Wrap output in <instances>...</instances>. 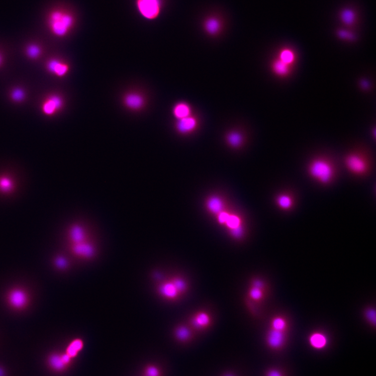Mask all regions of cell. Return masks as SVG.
<instances>
[{"label": "cell", "mask_w": 376, "mask_h": 376, "mask_svg": "<svg viewBox=\"0 0 376 376\" xmlns=\"http://www.w3.org/2000/svg\"><path fill=\"white\" fill-rule=\"evenodd\" d=\"M76 22L75 15L71 10L62 7L51 9L46 17V24L50 33L59 38L70 33Z\"/></svg>", "instance_id": "1"}, {"label": "cell", "mask_w": 376, "mask_h": 376, "mask_svg": "<svg viewBox=\"0 0 376 376\" xmlns=\"http://www.w3.org/2000/svg\"><path fill=\"white\" fill-rule=\"evenodd\" d=\"M307 172L313 180L323 185L330 184L336 175L334 163L330 159L322 156L317 157L309 162Z\"/></svg>", "instance_id": "2"}, {"label": "cell", "mask_w": 376, "mask_h": 376, "mask_svg": "<svg viewBox=\"0 0 376 376\" xmlns=\"http://www.w3.org/2000/svg\"><path fill=\"white\" fill-rule=\"evenodd\" d=\"M347 170L353 175L361 176L369 171L370 163L366 157L358 152L348 154L344 160Z\"/></svg>", "instance_id": "3"}, {"label": "cell", "mask_w": 376, "mask_h": 376, "mask_svg": "<svg viewBox=\"0 0 376 376\" xmlns=\"http://www.w3.org/2000/svg\"><path fill=\"white\" fill-rule=\"evenodd\" d=\"M135 6L144 19L154 20L160 14L162 1L161 0H135Z\"/></svg>", "instance_id": "4"}, {"label": "cell", "mask_w": 376, "mask_h": 376, "mask_svg": "<svg viewBox=\"0 0 376 376\" xmlns=\"http://www.w3.org/2000/svg\"><path fill=\"white\" fill-rule=\"evenodd\" d=\"M175 125L178 132L184 134H188L196 129L198 120L192 114L189 117L177 120Z\"/></svg>", "instance_id": "5"}, {"label": "cell", "mask_w": 376, "mask_h": 376, "mask_svg": "<svg viewBox=\"0 0 376 376\" xmlns=\"http://www.w3.org/2000/svg\"><path fill=\"white\" fill-rule=\"evenodd\" d=\"M63 106V100L58 95L48 97L42 105V110L47 116H51L58 112Z\"/></svg>", "instance_id": "6"}, {"label": "cell", "mask_w": 376, "mask_h": 376, "mask_svg": "<svg viewBox=\"0 0 376 376\" xmlns=\"http://www.w3.org/2000/svg\"><path fill=\"white\" fill-rule=\"evenodd\" d=\"M124 103L128 108L132 110H138L144 106V97L137 92H131L127 94L123 99Z\"/></svg>", "instance_id": "7"}, {"label": "cell", "mask_w": 376, "mask_h": 376, "mask_svg": "<svg viewBox=\"0 0 376 376\" xmlns=\"http://www.w3.org/2000/svg\"><path fill=\"white\" fill-rule=\"evenodd\" d=\"M70 237L73 244H77L87 238V231L86 227L81 223H76L70 229Z\"/></svg>", "instance_id": "8"}, {"label": "cell", "mask_w": 376, "mask_h": 376, "mask_svg": "<svg viewBox=\"0 0 376 376\" xmlns=\"http://www.w3.org/2000/svg\"><path fill=\"white\" fill-rule=\"evenodd\" d=\"M47 67L49 71L58 77L65 76L69 70V67L66 63L57 59L50 60Z\"/></svg>", "instance_id": "9"}, {"label": "cell", "mask_w": 376, "mask_h": 376, "mask_svg": "<svg viewBox=\"0 0 376 376\" xmlns=\"http://www.w3.org/2000/svg\"><path fill=\"white\" fill-rule=\"evenodd\" d=\"M285 340V332L271 329L267 335V342L271 348L277 349L283 346Z\"/></svg>", "instance_id": "10"}, {"label": "cell", "mask_w": 376, "mask_h": 376, "mask_svg": "<svg viewBox=\"0 0 376 376\" xmlns=\"http://www.w3.org/2000/svg\"><path fill=\"white\" fill-rule=\"evenodd\" d=\"M339 18L344 25L352 27L357 24L358 14L353 8H344L339 13Z\"/></svg>", "instance_id": "11"}, {"label": "cell", "mask_w": 376, "mask_h": 376, "mask_svg": "<svg viewBox=\"0 0 376 376\" xmlns=\"http://www.w3.org/2000/svg\"><path fill=\"white\" fill-rule=\"evenodd\" d=\"M173 113L177 120L189 117L192 114L189 104L183 101L175 104L173 109Z\"/></svg>", "instance_id": "12"}, {"label": "cell", "mask_w": 376, "mask_h": 376, "mask_svg": "<svg viewBox=\"0 0 376 376\" xmlns=\"http://www.w3.org/2000/svg\"><path fill=\"white\" fill-rule=\"evenodd\" d=\"M73 250L77 255L85 257H90L94 255V248L87 240L79 243L75 244Z\"/></svg>", "instance_id": "13"}, {"label": "cell", "mask_w": 376, "mask_h": 376, "mask_svg": "<svg viewBox=\"0 0 376 376\" xmlns=\"http://www.w3.org/2000/svg\"><path fill=\"white\" fill-rule=\"evenodd\" d=\"M277 58L284 64L292 67L296 62L297 56L293 50L285 47L280 50Z\"/></svg>", "instance_id": "14"}, {"label": "cell", "mask_w": 376, "mask_h": 376, "mask_svg": "<svg viewBox=\"0 0 376 376\" xmlns=\"http://www.w3.org/2000/svg\"><path fill=\"white\" fill-rule=\"evenodd\" d=\"M276 203L281 210L287 211L293 207L294 200L291 194L288 193H282L277 196Z\"/></svg>", "instance_id": "15"}, {"label": "cell", "mask_w": 376, "mask_h": 376, "mask_svg": "<svg viewBox=\"0 0 376 376\" xmlns=\"http://www.w3.org/2000/svg\"><path fill=\"white\" fill-rule=\"evenodd\" d=\"M272 70L275 74L282 78H284L290 74L292 67L284 64L278 58L272 63Z\"/></svg>", "instance_id": "16"}, {"label": "cell", "mask_w": 376, "mask_h": 376, "mask_svg": "<svg viewBox=\"0 0 376 376\" xmlns=\"http://www.w3.org/2000/svg\"><path fill=\"white\" fill-rule=\"evenodd\" d=\"M309 340L311 346L318 349L326 347L327 344V337L325 334L320 332L312 333L310 336Z\"/></svg>", "instance_id": "17"}, {"label": "cell", "mask_w": 376, "mask_h": 376, "mask_svg": "<svg viewBox=\"0 0 376 376\" xmlns=\"http://www.w3.org/2000/svg\"><path fill=\"white\" fill-rule=\"evenodd\" d=\"M160 292L164 297L170 299L176 298L179 294L172 282L162 284L160 287Z\"/></svg>", "instance_id": "18"}, {"label": "cell", "mask_w": 376, "mask_h": 376, "mask_svg": "<svg viewBox=\"0 0 376 376\" xmlns=\"http://www.w3.org/2000/svg\"><path fill=\"white\" fill-rule=\"evenodd\" d=\"M208 210L214 214H219L222 212L223 203L221 199L218 197L213 196L208 200L207 203Z\"/></svg>", "instance_id": "19"}, {"label": "cell", "mask_w": 376, "mask_h": 376, "mask_svg": "<svg viewBox=\"0 0 376 376\" xmlns=\"http://www.w3.org/2000/svg\"><path fill=\"white\" fill-rule=\"evenodd\" d=\"M9 299L12 305L17 307H22L26 301V296L24 292L19 290L13 291L10 294Z\"/></svg>", "instance_id": "20"}, {"label": "cell", "mask_w": 376, "mask_h": 376, "mask_svg": "<svg viewBox=\"0 0 376 376\" xmlns=\"http://www.w3.org/2000/svg\"><path fill=\"white\" fill-rule=\"evenodd\" d=\"M271 329L285 332L288 327V321L283 316H278L271 321Z\"/></svg>", "instance_id": "21"}, {"label": "cell", "mask_w": 376, "mask_h": 376, "mask_svg": "<svg viewBox=\"0 0 376 376\" xmlns=\"http://www.w3.org/2000/svg\"><path fill=\"white\" fill-rule=\"evenodd\" d=\"M193 325L198 328H201L207 326L210 323V318L209 316L204 312L197 313L193 319Z\"/></svg>", "instance_id": "22"}, {"label": "cell", "mask_w": 376, "mask_h": 376, "mask_svg": "<svg viewBox=\"0 0 376 376\" xmlns=\"http://www.w3.org/2000/svg\"><path fill=\"white\" fill-rule=\"evenodd\" d=\"M220 28V23L215 18L208 19L205 23V29L207 33L211 35H216Z\"/></svg>", "instance_id": "23"}, {"label": "cell", "mask_w": 376, "mask_h": 376, "mask_svg": "<svg viewBox=\"0 0 376 376\" xmlns=\"http://www.w3.org/2000/svg\"><path fill=\"white\" fill-rule=\"evenodd\" d=\"M243 140L242 135L238 132L233 131L230 132L227 135L228 143L233 147H238L242 143Z\"/></svg>", "instance_id": "24"}, {"label": "cell", "mask_w": 376, "mask_h": 376, "mask_svg": "<svg viewBox=\"0 0 376 376\" xmlns=\"http://www.w3.org/2000/svg\"><path fill=\"white\" fill-rule=\"evenodd\" d=\"M83 342L79 339L75 340L71 343L67 349V354L70 357H75L77 353L83 348Z\"/></svg>", "instance_id": "25"}, {"label": "cell", "mask_w": 376, "mask_h": 376, "mask_svg": "<svg viewBox=\"0 0 376 376\" xmlns=\"http://www.w3.org/2000/svg\"><path fill=\"white\" fill-rule=\"evenodd\" d=\"M364 317L371 325L375 327L376 322V312L374 308L369 307L366 309L364 311Z\"/></svg>", "instance_id": "26"}, {"label": "cell", "mask_w": 376, "mask_h": 376, "mask_svg": "<svg viewBox=\"0 0 376 376\" xmlns=\"http://www.w3.org/2000/svg\"><path fill=\"white\" fill-rule=\"evenodd\" d=\"M176 337L182 341H185L189 338L190 332L189 329L185 327L178 328L176 331Z\"/></svg>", "instance_id": "27"}, {"label": "cell", "mask_w": 376, "mask_h": 376, "mask_svg": "<svg viewBox=\"0 0 376 376\" xmlns=\"http://www.w3.org/2000/svg\"><path fill=\"white\" fill-rule=\"evenodd\" d=\"M50 363L52 368L59 370L64 367L65 363L63 361L61 357L58 356V355H54L51 357L50 359Z\"/></svg>", "instance_id": "28"}, {"label": "cell", "mask_w": 376, "mask_h": 376, "mask_svg": "<svg viewBox=\"0 0 376 376\" xmlns=\"http://www.w3.org/2000/svg\"><path fill=\"white\" fill-rule=\"evenodd\" d=\"M225 224L231 230L240 226V220L238 216L229 214Z\"/></svg>", "instance_id": "29"}, {"label": "cell", "mask_w": 376, "mask_h": 376, "mask_svg": "<svg viewBox=\"0 0 376 376\" xmlns=\"http://www.w3.org/2000/svg\"><path fill=\"white\" fill-rule=\"evenodd\" d=\"M251 298L256 301H259L264 297V291L263 289L253 287L249 291Z\"/></svg>", "instance_id": "30"}, {"label": "cell", "mask_w": 376, "mask_h": 376, "mask_svg": "<svg viewBox=\"0 0 376 376\" xmlns=\"http://www.w3.org/2000/svg\"><path fill=\"white\" fill-rule=\"evenodd\" d=\"M40 52L39 47L36 45H30L26 49L27 55L32 59L37 58L40 55Z\"/></svg>", "instance_id": "31"}, {"label": "cell", "mask_w": 376, "mask_h": 376, "mask_svg": "<svg viewBox=\"0 0 376 376\" xmlns=\"http://www.w3.org/2000/svg\"><path fill=\"white\" fill-rule=\"evenodd\" d=\"M337 34L338 37L344 40H353L355 39L354 35L350 31L346 29H339Z\"/></svg>", "instance_id": "32"}, {"label": "cell", "mask_w": 376, "mask_h": 376, "mask_svg": "<svg viewBox=\"0 0 376 376\" xmlns=\"http://www.w3.org/2000/svg\"><path fill=\"white\" fill-rule=\"evenodd\" d=\"M173 283L175 285L178 292H183L186 289V284L184 280L181 278H176L173 281Z\"/></svg>", "instance_id": "33"}, {"label": "cell", "mask_w": 376, "mask_h": 376, "mask_svg": "<svg viewBox=\"0 0 376 376\" xmlns=\"http://www.w3.org/2000/svg\"><path fill=\"white\" fill-rule=\"evenodd\" d=\"M24 93L22 90L16 89L12 93V97L14 100L20 101L24 98Z\"/></svg>", "instance_id": "34"}, {"label": "cell", "mask_w": 376, "mask_h": 376, "mask_svg": "<svg viewBox=\"0 0 376 376\" xmlns=\"http://www.w3.org/2000/svg\"><path fill=\"white\" fill-rule=\"evenodd\" d=\"M231 234L236 238L241 237L243 234V228L241 225L231 230Z\"/></svg>", "instance_id": "35"}, {"label": "cell", "mask_w": 376, "mask_h": 376, "mask_svg": "<svg viewBox=\"0 0 376 376\" xmlns=\"http://www.w3.org/2000/svg\"><path fill=\"white\" fill-rule=\"evenodd\" d=\"M159 370L155 367H150L146 370V376H159Z\"/></svg>", "instance_id": "36"}, {"label": "cell", "mask_w": 376, "mask_h": 376, "mask_svg": "<svg viewBox=\"0 0 376 376\" xmlns=\"http://www.w3.org/2000/svg\"><path fill=\"white\" fill-rule=\"evenodd\" d=\"M229 215V214L223 212L219 213L218 216V222L221 224H225Z\"/></svg>", "instance_id": "37"}, {"label": "cell", "mask_w": 376, "mask_h": 376, "mask_svg": "<svg viewBox=\"0 0 376 376\" xmlns=\"http://www.w3.org/2000/svg\"><path fill=\"white\" fill-rule=\"evenodd\" d=\"M10 186V183L7 179H4L0 181V187H1L2 189L4 191L9 190Z\"/></svg>", "instance_id": "38"}, {"label": "cell", "mask_w": 376, "mask_h": 376, "mask_svg": "<svg viewBox=\"0 0 376 376\" xmlns=\"http://www.w3.org/2000/svg\"><path fill=\"white\" fill-rule=\"evenodd\" d=\"M253 287L264 290L265 286L264 282L260 280H255L253 281Z\"/></svg>", "instance_id": "39"}, {"label": "cell", "mask_w": 376, "mask_h": 376, "mask_svg": "<svg viewBox=\"0 0 376 376\" xmlns=\"http://www.w3.org/2000/svg\"><path fill=\"white\" fill-rule=\"evenodd\" d=\"M56 265L59 268H65L67 266V261L64 258H59L56 260Z\"/></svg>", "instance_id": "40"}, {"label": "cell", "mask_w": 376, "mask_h": 376, "mask_svg": "<svg viewBox=\"0 0 376 376\" xmlns=\"http://www.w3.org/2000/svg\"><path fill=\"white\" fill-rule=\"evenodd\" d=\"M61 358L63 361H64L65 364H68L70 362L71 359L69 355H68L67 354L62 355Z\"/></svg>", "instance_id": "41"}, {"label": "cell", "mask_w": 376, "mask_h": 376, "mask_svg": "<svg viewBox=\"0 0 376 376\" xmlns=\"http://www.w3.org/2000/svg\"><path fill=\"white\" fill-rule=\"evenodd\" d=\"M268 376H282L279 372L276 371H272L268 373Z\"/></svg>", "instance_id": "42"}, {"label": "cell", "mask_w": 376, "mask_h": 376, "mask_svg": "<svg viewBox=\"0 0 376 376\" xmlns=\"http://www.w3.org/2000/svg\"><path fill=\"white\" fill-rule=\"evenodd\" d=\"M2 62V58L1 57V55H0V65H1Z\"/></svg>", "instance_id": "43"}, {"label": "cell", "mask_w": 376, "mask_h": 376, "mask_svg": "<svg viewBox=\"0 0 376 376\" xmlns=\"http://www.w3.org/2000/svg\"><path fill=\"white\" fill-rule=\"evenodd\" d=\"M2 373L1 371L0 370V376H2Z\"/></svg>", "instance_id": "44"}, {"label": "cell", "mask_w": 376, "mask_h": 376, "mask_svg": "<svg viewBox=\"0 0 376 376\" xmlns=\"http://www.w3.org/2000/svg\"><path fill=\"white\" fill-rule=\"evenodd\" d=\"M232 376V375H226V376Z\"/></svg>", "instance_id": "45"}]
</instances>
